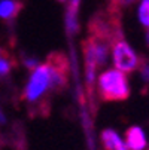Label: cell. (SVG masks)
<instances>
[{
    "mask_svg": "<svg viewBox=\"0 0 149 150\" xmlns=\"http://www.w3.org/2000/svg\"><path fill=\"white\" fill-rule=\"evenodd\" d=\"M140 73H142V77H143V80L145 82H148L149 83V62H143V64H140Z\"/></svg>",
    "mask_w": 149,
    "mask_h": 150,
    "instance_id": "13",
    "label": "cell"
},
{
    "mask_svg": "<svg viewBox=\"0 0 149 150\" xmlns=\"http://www.w3.org/2000/svg\"><path fill=\"white\" fill-rule=\"evenodd\" d=\"M111 52H112V59L116 70L122 73H133L136 69H139L140 59L137 54L133 51V48L122 37V34H118L112 39Z\"/></svg>",
    "mask_w": 149,
    "mask_h": 150,
    "instance_id": "3",
    "label": "cell"
},
{
    "mask_svg": "<svg viewBox=\"0 0 149 150\" xmlns=\"http://www.w3.org/2000/svg\"><path fill=\"white\" fill-rule=\"evenodd\" d=\"M97 92L103 103H121L128 100L130 85L125 73L111 69L97 77Z\"/></svg>",
    "mask_w": 149,
    "mask_h": 150,
    "instance_id": "2",
    "label": "cell"
},
{
    "mask_svg": "<svg viewBox=\"0 0 149 150\" xmlns=\"http://www.w3.org/2000/svg\"><path fill=\"white\" fill-rule=\"evenodd\" d=\"M146 43H148V46H149V28L146 30Z\"/></svg>",
    "mask_w": 149,
    "mask_h": 150,
    "instance_id": "15",
    "label": "cell"
},
{
    "mask_svg": "<svg viewBox=\"0 0 149 150\" xmlns=\"http://www.w3.org/2000/svg\"><path fill=\"white\" fill-rule=\"evenodd\" d=\"M101 144L104 150H128L127 144L113 129H103L101 131Z\"/></svg>",
    "mask_w": 149,
    "mask_h": 150,
    "instance_id": "7",
    "label": "cell"
},
{
    "mask_svg": "<svg viewBox=\"0 0 149 150\" xmlns=\"http://www.w3.org/2000/svg\"><path fill=\"white\" fill-rule=\"evenodd\" d=\"M137 19L139 23L149 28V0H140L137 6Z\"/></svg>",
    "mask_w": 149,
    "mask_h": 150,
    "instance_id": "10",
    "label": "cell"
},
{
    "mask_svg": "<svg viewBox=\"0 0 149 150\" xmlns=\"http://www.w3.org/2000/svg\"><path fill=\"white\" fill-rule=\"evenodd\" d=\"M21 11V3L16 0H0V18L2 19H14Z\"/></svg>",
    "mask_w": 149,
    "mask_h": 150,
    "instance_id": "8",
    "label": "cell"
},
{
    "mask_svg": "<svg viewBox=\"0 0 149 150\" xmlns=\"http://www.w3.org/2000/svg\"><path fill=\"white\" fill-rule=\"evenodd\" d=\"M81 0H69V9L66 12V23L72 33L78 30V11Z\"/></svg>",
    "mask_w": 149,
    "mask_h": 150,
    "instance_id": "9",
    "label": "cell"
},
{
    "mask_svg": "<svg viewBox=\"0 0 149 150\" xmlns=\"http://www.w3.org/2000/svg\"><path fill=\"white\" fill-rule=\"evenodd\" d=\"M49 74H51V91H61L67 86L69 74H70V64L69 58L63 52H52L48 55L46 61Z\"/></svg>",
    "mask_w": 149,
    "mask_h": 150,
    "instance_id": "5",
    "label": "cell"
},
{
    "mask_svg": "<svg viewBox=\"0 0 149 150\" xmlns=\"http://www.w3.org/2000/svg\"><path fill=\"white\" fill-rule=\"evenodd\" d=\"M58 2H61V3H64V2H66V0H58Z\"/></svg>",
    "mask_w": 149,
    "mask_h": 150,
    "instance_id": "16",
    "label": "cell"
},
{
    "mask_svg": "<svg viewBox=\"0 0 149 150\" xmlns=\"http://www.w3.org/2000/svg\"><path fill=\"white\" fill-rule=\"evenodd\" d=\"M15 66V61L6 52H0V77H5L11 73Z\"/></svg>",
    "mask_w": 149,
    "mask_h": 150,
    "instance_id": "11",
    "label": "cell"
},
{
    "mask_svg": "<svg viewBox=\"0 0 149 150\" xmlns=\"http://www.w3.org/2000/svg\"><path fill=\"white\" fill-rule=\"evenodd\" d=\"M137 2H140V0H111V3H109V12L112 15H118L119 16V11L130 8L131 5H134Z\"/></svg>",
    "mask_w": 149,
    "mask_h": 150,
    "instance_id": "12",
    "label": "cell"
},
{
    "mask_svg": "<svg viewBox=\"0 0 149 150\" xmlns=\"http://www.w3.org/2000/svg\"><path fill=\"white\" fill-rule=\"evenodd\" d=\"M6 122V117H5V115L2 113V110H0V123H5Z\"/></svg>",
    "mask_w": 149,
    "mask_h": 150,
    "instance_id": "14",
    "label": "cell"
},
{
    "mask_svg": "<svg viewBox=\"0 0 149 150\" xmlns=\"http://www.w3.org/2000/svg\"><path fill=\"white\" fill-rule=\"evenodd\" d=\"M111 43L112 39L88 31V37L82 42V52L85 59V71H87V85H88V92L91 94L94 89V76L96 70L100 66H104L108 61V55L111 52Z\"/></svg>",
    "mask_w": 149,
    "mask_h": 150,
    "instance_id": "1",
    "label": "cell"
},
{
    "mask_svg": "<svg viewBox=\"0 0 149 150\" xmlns=\"http://www.w3.org/2000/svg\"><path fill=\"white\" fill-rule=\"evenodd\" d=\"M49 89H51V74L48 64L46 62L39 64L36 69L31 70L30 79L24 88V98L30 104L37 103Z\"/></svg>",
    "mask_w": 149,
    "mask_h": 150,
    "instance_id": "4",
    "label": "cell"
},
{
    "mask_svg": "<svg viewBox=\"0 0 149 150\" xmlns=\"http://www.w3.org/2000/svg\"><path fill=\"white\" fill-rule=\"evenodd\" d=\"M125 138H127V147H128V150H145L148 147L146 135H145L143 129L137 125H133L127 129Z\"/></svg>",
    "mask_w": 149,
    "mask_h": 150,
    "instance_id": "6",
    "label": "cell"
}]
</instances>
